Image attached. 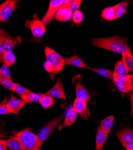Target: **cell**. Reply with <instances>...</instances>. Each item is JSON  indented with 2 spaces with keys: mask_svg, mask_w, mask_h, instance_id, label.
Listing matches in <instances>:
<instances>
[{
  "mask_svg": "<svg viewBox=\"0 0 133 150\" xmlns=\"http://www.w3.org/2000/svg\"><path fill=\"white\" fill-rule=\"evenodd\" d=\"M92 45L108 50L120 55L130 52V47L127 43L126 39L120 36H113L107 38H96L91 41Z\"/></svg>",
  "mask_w": 133,
  "mask_h": 150,
  "instance_id": "cell-1",
  "label": "cell"
},
{
  "mask_svg": "<svg viewBox=\"0 0 133 150\" xmlns=\"http://www.w3.org/2000/svg\"><path fill=\"white\" fill-rule=\"evenodd\" d=\"M20 141L25 150H40L37 135L30 128L13 132L11 136Z\"/></svg>",
  "mask_w": 133,
  "mask_h": 150,
  "instance_id": "cell-2",
  "label": "cell"
},
{
  "mask_svg": "<svg viewBox=\"0 0 133 150\" xmlns=\"http://www.w3.org/2000/svg\"><path fill=\"white\" fill-rule=\"evenodd\" d=\"M64 119L63 114L59 115L54 119L50 121L49 122L47 123L44 126H43L36 134L38 139L39 146L41 148L42 145L44 142L47 139L54 130L57 127V126L60 124Z\"/></svg>",
  "mask_w": 133,
  "mask_h": 150,
  "instance_id": "cell-3",
  "label": "cell"
},
{
  "mask_svg": "<svg viewBox=\"0 0 133 150\" xmlns=\"http://www.w3.org/2000/svg\"><path fill=\"white\" fill-rule=\"evenodd\" d=\"M44 54L46 60L51 61L54 66L55 71L53 74V79L57 73L62 71L64 68L65 66L64 58L49 47H46L44 49Z\"/></svg>",
  "mask_w": 133,
  "mask_h": 150,
  "instance_id": "cell-4",
  "label": "cell"
},
{
  "mask_svg": "<svg viewBox=\"0 0 133 150\" xmlns=\"http://www.w3.org/2000/svg\"><path fill=\"white\" fill-rule=\"evenodd\" d=\"M25 26L31 30L32 35L37 39L42 37L46 32V25L40 20L37 15H34L32 19L27 20Z\"/></svg>",
  "mask_w": 133,
  "mask_h": 150,
  "instance_id": "cell-5",
  "label": "cell"
},
{
  "mask_svg": "<svg viewBox=\"0 0 133 150\" xmlns=\"http://www.w3.org/2000/svg\"><path fill=\"white\" fill-rule=\"evenodd\" d=\"M22 42L20 35L12 37L3 29H0V44L3 46L5 52H12V50Z\"/></svg>",
  "mask_w": 133,
  "mask_h": 150,
  "instance_id": "cell-6",
  "label": "cell"
},
{
  "mask_svg": "<svg viewBox=\"0 0 133 150\" xmlns=\"http://www.w3.org/2000/svg\"><path fill=\"white\" fill-rule=\"evenodd\" d=\"M113 81L121 93H128L133 91V76L132 74H128L123 77L114 78Z\"/></svg>",
  "mask_w": 133,
  "mask_h": 150,
  "instance_id": "cell-7",
  "label": "cell"
},
{
  "mask_svg": "<svg viewBox=\"0 0 133 150\" xmlns=\"http://www.w3.org/2000/svg\"><path fill=\"white\" fill-rule=\"evenodd\" d=\"M67 2H68V1H65V0H51L46 13L42 20L46 26L48 25L52 22L59 8Z\"/></svg>",
  "mask_w": 133,
  "mask_h": 150,
  "instance_id": "cell-8",
  "label": "cell"
},
{
  "mask_svg": "<svg viewBox=\"0 0 133 150\" xmlns=\"http://www.w3.org/2000/svg\"><path fill=\"white\" fill-rule=\"evenodd\" d=\"M18 0H7L0 4V22H5L10 17L18 6Z\"/></svg>",
  "mask_w": 133,
  "mask_h": 150,
  "instance_id": "cell-9",
  "label": "cell"
},
{
  "mask_svg": "<svg viewBox=\"0 0 133 150\" xmlns=\"http://www.w3.org/2000/svg\"><path fill=\"white\" fill-rule=\"evenodd\" d=\"M68 2L62 5L58 10L55 16V19L60 22H66L69 21L72 18V13L71 8L69 7Z\"/></svg>",
  "mask_w": 133,
  "mask_h": 150,
  "instance_id": "cell-10",
  "label": "cell"
},
{
  "mask_svg": "<svg viewBox=\"0 0 133 150\" xmlns=\"http://www.w3.org/2000/svg\"><path fill=\"white\" fill-rule=\"evenodd\" d=\"M25 104L26 103L21 98H16L13 94H11L10 98L7 101V108L10 114H13L18 116L19 112Z\"/></svg>",
  "mask_w": 133,
  "mask_h": 150,
  "instance_id": "cell-11",
  "label": "cell"
},
{
  "mask_svg": "<svg viewBox=\"0 0 133 150\" xmlns=\"http://www.w3.org/2000/svg\"><path fill=\"white\" fill-rule=\"evenodd\" d=\"M44 94L52 97L53 98H56L64 100L66 99V96L63 88V85L60 78L58 79L55 85Z\"/></svg>",
  "mask_w": 133,
  "mask_h": 150,
  "instance_id": "cell-12",
  "label": "cell"
},
{
  "mask_svg": "<svg viewBox=\"0 0 133 150\" xmlns=\"http://www.w3.org/2000/svg\"><path fill=\"white\" fill-rule=\"evenodd\" d=\"M116 136L124 146L133 141V130L130 128H124L116 133Z\"/></svg>",
  "mask_w": 133,
  "mask_h": 150,
  "instance_id": "cell-13",
  "label": "cell"
},
{
  "mask_svg": "<svg viewBox=\"0 0 133 150\" xmlns=\"http://www.w3.org/2000/svg\"><path fill=\"white\" fill-rule=\"evenodd\" d=\"M72 108L79 114L83 119L87 120L88 118V112L87 109V103L86 102L80 100L76 98L73 102Z\"/></svg>",
  "mask_w": 133,
  "mask_h": 150,
  "instance_id": "cell-14",
  "label": "cell"
},
{
  "mask_svg": "<svg viewBox=\"0 0 133 150\" xmlns=\"http://www.w3.org/2000/svg\"><path fill=\"white\" fill-rule=\"evenodd\" d=\"M76 97L77 99L84 102H88L90 100V94L81 81L76 82Z\"/></svg>",
  "mask_w": 133,
  "mask_h": 150,
  "instance_id": "cell-15",
  "label": "cell"
},
{
  "mask_svg": "<svg viewBox=\"0 0 133 150\" xmlns=\"http://www.w3.org/2000/svg\"><path fill=\"white\" fill-rule=\"evenodd\" d=\"M64 61H65V65L72 66L80 68V69H90V67L84 64L83 60L82 59H80L76 55V54H75L71 57L64 58Z\"/></svg>",
  "mask_w": 133,
  "mask_h": 150,
  "instance_id": "cell-16",
  "label": "cell"
},
{
  "mask_svg": "<svg viewBox=\"0 0 133 150\" xmlns=\"http://www.w3.org/2000/svg\"><path fill=\"white\" fill-rule=\"evenodd\" d=\"M129 71L125 66L122 60L117 61L115 63V70L113 73V79L123 77L128 74Z\"/></svg>",
  "mask_w": 133,
  "mask_h": 150,
  "instance_id": "cell-17",
  "label": "cell"
},
{
  "mask_svg": "<svg viewBox=\"0 0 133 150\" xmlns=\"http://www.w3.org/2000/svg\"><path fill=\"white\" fill-rule=\"evenodd\" d=\"M108 134L104 133L100 127L97 128L95 139V150H102L104 145L106 141Z\"/></svg>",
  "mask_w": 133,
  "mask_h": 150,
  "instance_id": "cell-18",
  "label": "cell"
},
{
  "mask_svg": "<svg viewBox=\"0 0 133 150\" xmlns=\"http://www.w3.org/2000/svg\"><path fill=\"white\" fill-rule=\"evenodd\" d=\"M77 117V113L71 108L67 112L64 118V121L61 126V127H65L71 126L76 121Z\"/></svg>",
  "mask_w": 133,
  "mask_h": 150,
  "instance_id": "cell-19",
  "label": "cell"
},
{
  "mask_svg": "<svg viewBox=\"0 0 133 150\" xmlns=\"http://www.w3.org/2000/svg\"><path fill=\"white\" fill-rule=\"evenodd\" d=\"M44 93H32L30 92L27 94L20 96V98L25 103H31L34 102H37L42 97Z\"/></svg>",
  "mask_w": 133,
  "mask_h": 150,
  "instance_id": "cell-20",
  "label": "cell"
},
{
  "mask_svg": "<svg viewBox=\"0 0 133 150\" xmlns=\"http://www.w3.org/2000/svg\"><path fill=\"white\" fill-rule=\"evenodd\" d=\"M114 123V117L112 115L108 116L101 121L100 127L106 134H108L113 127Z\"/></svg>",
  "mask_w": 133,
  "mask_h": 150,
  "instance_id": "cell-21",
  "label": "cell"
},
{
  "mask_svg": "<svg viewBox=\"0 0 133 150\" xmlns=\"http://www.w3.org/2000/svg\"><path fill=\"white\" fill-rule=\"evenodd\" d=\"M6 142L7 148L10 150H25L20 141L11 136L6 139Z\"/></svg>",
  "mask_w": 133,
  "mask_h": 150,
  "instance_id": "cell-22",
  "label": "cell"
},
{
  "mask_svg": "<svg viewBox=\"0 0 133 150\" xmlns=\"http://www.w3.org/2000/svg\"><path fill=\"white\" fill-rule=\"evenodd\" d=\"M101 16L107 21H112L116 19L115 7H107L104 8L101 11Z\"/></svg>",
  "mask_w": 133,
  "mask_h": 150,
  "instance_id": "cell-23",
  "label": "cell"
},
{
  "mask_svg": "<svg viewBox=\"0 0 133 150\" xmlns=\"http://www.w3.org/2000/svg\"><path fill=\"white\" fill-rule=\"evenodd\" d=\"M129 4L128 1H122L115 6L116 19L122 17L127 13V8Z\"/></svg>",
  "mask_w": 133,
  "mask_h": 150,
  "instance_id": "cell-24",
  "label": "cell"
},
{
  "mask_svg": "<svg viewBox=\"0 0 133 150\" xmlns=\"http://www.w3.org/2000/svg\"><path fill=\"white\" fill-rule=\"evenodd\" d=\"M39 103L43 109H47L53 106L55 102L53 98L44 94L42 97L40 99Z\"/></svg>",
  "mask_w": 133,
  "mask_h": 150,
  "instance_id": "cell-25",
  "label": "cell"
},
{
  "mask_svg": "<svg viewBox=\"0 0 133 150\" xmlns=\"http://www.w3.org/2000/svg\"><path fill=\"white\" fill-rule=\"evenodd\" d=\"M122 61L129 71H131L133 68V55L131 51L122 55Z\"/></svg>",
  "mask_w": 133,
  "mask_h": 150,
  "instance_id": "cell-26",
  "label": "cell"
},
{
  "mask_svg": "<svg viewBox=\"0 0 133 150\" xmlns=\"http://www.w3.org/2000/svg\"><path fill=\"white\" fill-rule=\"evenodd\" d=\"M89 70H91L97 73L100 76L107 78L108 79H113V72L112 70H110L106 69H97V68H90Z\"/></svg>",
  "mask_w": 133,
  "mask_h": 150,
  "instance_id": "cell-27",
  "label": "cell"
},
{
  "mask_svg": "<svg viewBox=\"0 0 133 150\" xmlns=\"http://www.w3.org/2000/svg\"><path fill=\"white\" fill-rule=\"evenodd\" d=\"M16 57L15 54L12 52H5L4 58H3V63L4 64L7 66L8 67L13 66L16 62Z\"/></svg>",
  "mask_w": 133,
  "mask_h": 150,
  "instance_id": "cell-28",
  "label": "cell"
},
{
  "mask_svg": "<svg viewBox=\"0 0 133 150\" xmlns=\"http://www.w3.org/2000/svg\"><path fill=\"white\" fill-rule=\"evenodd\" d=\"M12 91H13L14 93L18 94L19 96L27 94L31 92V91L28 88H27L26 87L23 86L18 83H15Z\"/></svg>",
  "mask_w": 133,
  "mask_h": 150,
  "instance_id": "cell-29",
  "label": "cell"
},
{
  "mask_svg": "<svg viewBox=\"0 0 133 150\" xmlns=\"http://www.w3.org/2000/svg\"><path fill=\"white\" fill-rule=\"evenodd\" d=\"M8 67H9L5 64H3L0 67V77L8 81H12L10 71Z\"/></svg>",
  "mask_w": 133,
  "mask_h": 150,
  "instance_id": "cell-30",
  "label": "cell"
},
{
  "mask_svg": "<svg viewBox=\"0 0 133 150\" xmlns=\"http://www.w3.org/2000/svg\"><path fill=\"white\" fill-rule=\"evenodd\" d=\"M84 19V15L80 10H76L72 13V21L75 24L80 23Z\"/></svg>",
  "mask_w": 133,
  "mask_h": 150,
  "instance_id": "cell-31",
  "label": "cell"
},
{
  "mask_svg": "<svg viewBox=\"0 0 133 150\" xmlns=\"http://www.w3.org/2000/svg\"><path fill=\"white\" fill-rule=\"evenodd\" d=\"M7 98H4L0 102V115L10 114V112L7 108Z\"/></svg>",
  "mask_w": 133,
  "mask_h": 150,
  "instance_id": "cell-32",
  "label": "cell"
},
{
  "mask_svg": "<svg viewBox=\"0 0 133 150\" xmlns=\"http://www.w3.org/2000/svg\"><path fill=\"white\" fill-rule=\"evenodd\" d=\"M43 67L47 73H49L51 78L52 79L53 74V73L55 71V68H54L53 65L52 64V62L46 60V61L44 62Z\"/></svg>",
  "mask_w": 133,
  "mask_h": 150,
  "instance_id": "cell-33",
  "label": "cell"
},
{
  "mask_svg": "<svg viewBox=\"0 0 133 150\" xmlns=\"http://www.w3.org/2000/svg\"><path fill=\"white\" fill-rule=\"evenodd\" d=\"M14 84H15V82H13L12 81H8L0 77V85L4 87V88H6V89L12 91Z\"/></svg>",
  "mask_w": 133,
  "mask_h": 150,
  "instance_id": "cell-34",
  "label": "cell"
},
{
  "mask_svg": "<svg viewBox=\"0 0 133 150\" xmlns=\"http://www.w3.org/2000/svg\"><path fill=\"white\" fill-rule=\"evenodd\" d=\"M81 3L82 1H80V0H71V1H69L68 5L72 11L74 12L78 10Z\"/></svg>",
  "mask_w": 133,
  "mask_h": 150,
  "instance_id": "cell-35",
  "label": "cell"
},
{
  "mask_svg": "<svg viewBox=\"0 0 133 150\" xmlns=\"http://www.w3.org/2000/svg\"><path fill=\"white\" fill-rule=\"evenodd\" d=\"M7 148L6 140L0 139V150H7Z\"/></svg>",
  "mask_w": 133,
  "mask_h": 150,
  "instance_id": "cell-36",
  "label": "cell"
},
{
  "mask_svg": "<svg viewBox=\"0 0 133 150\" xmlns=\"http://www.w3.org/2000/svg\"><path fill=\"white\" fill-rule=\"evenodd\" d=\"M5 52L3 48V46L0 44V64L3 63V58Z\"/></svg>",
  "mask_w": 133,
  "mask_h": 150,
  "instance_id": "cell-37",
  "label": "cell"
},
{
  "mask_svg": "<svg viewBox=\"0 0 133 150\" xmlns=\"http://www.w3.org/2000/svg\"><path fill=\"white\" fill-rule=\"evenodd\" d=\"M124 147L127 150H133V141L125 145Z\"/></svg>",
  "mask_w": 133,
  "mask_h": 150,
  "instance_id": "cell-38",
  "label": "cell"
},
{
  "mask_svg": "<svg viewBox=\"0 0 133 150\" xmlns=\"http://www.w3.org/2000/svg\"><path fill=\"white\" fill-rule=\"evenodd\" d=\"M131 102V113H130V118L133 117V100H130Z\"/></svg>",
  "mask_w": 133,
  "mask_h": 150,
  "instance_id": "cell-39",
  "label": "cell"
},
{
  "mask_svg": "<svg viewBox=\"0 0 133 150\" xmlns=\"http://www.w3.org/2000/svg\"><path fill=\"white\" fill-rule=\"evenodd\" d=\"M6 135L3 133H1L0 132V139H3V138H5V137H6Z\"/></svg>",
  "mask_w": 133,
  "mask_h": 150,
  "instance_id": "cell-40",
  "label": "cell"
},
{
  "mask_svg": "<svg viewBox=\"0 0 133 150\" xmlns=\"http://www.w3.org/2000/svg\"><path fill=\"white\" fill-rule=\"evenodd\" d=\"M129 98L130 100H133V91L131 92V93L129 95Z\"/></svg>",
  "mask_w": 133,
  "mask_h": 150,
  "instance_id": "cell-41",
  "label": "cell"
},
{
  "mask_svg": "<svg viewBox=\"0 0 133 150\" xmlns=\"http://www.w3.org/2000/svg\"><path fill=\"white\" fill-rule=\"evenodd\" d=\"M131 71H132V73L131 74L132 75V76H133V68H132V70H131Z\"/></svg>",
  "mask_w": 133,
  "mask_h": 150,
  "instance_id": "cell-42",
  "label": "cell"
}]
</instances>
